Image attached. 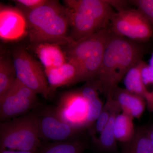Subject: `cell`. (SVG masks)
I'll use <instances>...</instances> for the list:
<instances>
[{
	"instance_id": "cell-1",
	"label": "cell",
	"mask_w": 153,
	"mask_h": 153,
	"mask_svg": "<svg viewBox=\"0 0 153 153\" xmlns=\"http://www.w3.org/2000/svg\"><path fill=\"white\" fill-rule=\"evenodd\" d=\"M23 13L33 46L49 43L66 46L74 41L68 33L71 28V12L58 1L48 0L38 8Z\"/></svg>"
},
{
	"instance_id": "cell-2",
	"label": "cell",
	"mask_w": 153,
	"mask_h": 153,
	"mask_svg": "<svg viewBox=\"0 0 153 153\" xmlns=\"http://www.w3.org/2000/svg\"><path fill=\"white\" fill-rule=\"evenodd\" d=\"M144 53L138 42L111 33L97 76L106 97L112 95L119 83L130 68L141 59Z\"/></svg>"
},
{
	"instance_id": "cell-3",
	"label": "cell",
	"mask_w": 153,
	"mask_h": 153,
	"mask_svg": "<svg viewBox=\"0 0 153 153\" xmlns=\"http://www.w3.org/2000/svg\"><path fill=\"white\" fill-rule=\"evenodd\" d=\"M111 33L110 27L104 28L66 46L67 60L78 70L77 83L97 78Z\"/></svg>"
},
{
	"instance_id": "cell-4",
	"label": "cell",
	"mask_w": 153,
	"mask_h": 153,
	"mask_svg": "<svg viewBox=\"0 0 153 153\" xmlns=\"http://www.w3.org/2000/svg\"><path fill=\"white\" fill-rule=\"evenodd\" d=\"M71 12V33L73 41L108 27L115 13L105 0H65Z\"/></svg>"
},
{
	"instance_id": "cell-5",
	"label": "cell",
	"mask_w": 153,
	"mask_h": 153,
	"mask_svg": "<svg viewBox=\"0 0 153 153\" xmlns=\"http://www.w3.org/2000/svg\"><path fill=\"white\" fill-rule=\"evenodd\" d=\"M41 143L37 113H28L0 123V149L36 151Z\"/></svg>"
},
{
	"instance_id": "cell-6",
	"label": "cell",
	"mask_w": 153,
	"mask_h": 153,
	"mask_svg": "<svg viewBox=\"0 0 153 153\" xmlns=\"http://www.w3.org/2000/svg\"><path fill=\"white\" fill-rule=\"evenodd\" d=\"M13 63L17 79L37 94L48 98L52 94L42 65L23 48L15 50Z\"/></svg>"
},
{
	"instance_id": "cell-7",
	"label": "cell",
	"mask_w": 153,
	"mask_h": 153,
	"mask_svg": "<svg viewBox=\"0 0 153 153\" xmlns=\"http://www.w3.org/2000/svg\"><path fill=\"white\" fill-rule=\"evenodd\" d=\"M110 29L114 35L137 42L149 40L153 33L152 26L137 8H128L115 13Z\"/></svg>"
},
{
	"instance_id": "cell-8",
	"label": "cell",
	"mask_w": 153,
	"mask_h": 153,
	"mask_svg": "<svg viewBox=\"0 0 153 153\" xmlns=\"http://www.w3.org/2000/svg\"><path fill=\"white\" fill-rule=\"evenodd\" d=\"M37 94L16 78L0 98L1 122L26 114L33 109L38 103Z\"/></svg>"
},
{
	"instance_id": "cell-9",
	"label": "cell",
	"mask_w": 153,
	"mask_h": 153,
	"mask_svg": "<svg viewBox=\"0 0 153 153\" xmlns=\"http://www.w3.org/2000/svg\"><path fill=\"white\" fill-rule=\"evenodd\" d=\"M39 138L43 142H55L79 138L85 129L73 126L60 119L53 107L38 113Z\"/></svg>"
},
{
	"instance_id": "cell-10",
	"label": "cell",
	"mask_w": 153,
	"mask_h": 153,
	"mask_svg": "<svg viewBox=\"0 0 153 153\" xmlns=\"http://www.w3.org/2000/svg\"><path fill=\"white\" fill-rule=\"evenodd\" d=\"M55 114L64 122L79 128L86 129L88 104L79 90L63 94L56 107Z\"/></svg>"
},
{
	"instance_id": "cell-11",
	"label": "cell",
	"mask_w": 153,
	"mask_h": 153,
	"mask_svg": "<svg viewBox=\"0 0 153 153\" xmlns=\"http://www.w3.org/2000/svg\"><path fill=\"white\" fill-rule=\"evenodd\" d=\"M28 33L27 21L24 13L18 8L1 5L0 37L4 41H13Z\"/></svg>"
},
{
	"instance_id": "cell-12",
	"label": "cell",
	"mask_w": 153,
	"mask_h": 153,
	"mask_svg": "<svg viewBox=\"0 0 153 153\" xmlns=\"http://www.w3.org/2000/svg\"><path fill=\"white\" fill-rule=\"evenodd\" d=\"M85 82L79 90L88 104L86 129L89 131L93 127L104 105L99 96V91H102V89L98 79H91Z\"/></svg>"
},
{
	"instance_id": "cell-13",
	"label": "cell",
	"mask_w": 153,
	"mask_h": 153,
	"mask_svg": "<svg viewBox=\"0 0 153 153\" xmlns=\"http://www.w3.org/2000/svg\"><path fill=\"white\" fill-rule=\"evenodd\" d=\"M112 97L119 105L122 112L134 118H140L144 111L146 102L144 99L126 88L117 86L114 91Z\"/></svg>"
},
{
	"instance_id": "cell-14",
	"label": "cell",
	"mask_w": 153,
	"mask_h": 153,
	"mask_svg": "<svg viewBox=\"0 0 153 153\" xmlns=\"http://www.w3.org/2000/svg\"><path fill=\"white\" fill-rule=\"evenodd\" d=\"M44 71L52 93L58 88L77 83L78 70L69 61L56 68L44 69Z\"/></svg>"
},
{
	"instance_id": "cell-15",
	"label": "cell",
	"mask_w": 153,
	"mask_h": 153,
	"mask_svg": "<svg viewBox=\"0 0 153 153\" xmlns=\"http://www.w3.org/2000/svg\"><path fill=\"white\" fill-rule=\"evenodd\" d=\"M33 46L44 69L59 67L67 61L65 52L58 44L43 43Z\"/></svg>"
},
{
	"instance_id": "cell-16",
	"label": "cell",
	"mask_w": 153,
	"mask_h": 153,
	"mask_svg": "<svg viewBox=\"0 0 153 153\" xmlns=\"http://www.w3.org/2000/svg\"><path fill=\"white\" fill-rule=\"evenodd\" d=\"M122 111L121 108L115 110L111 116L104 128L98 137L92 139L93 144L97 151L102 153H117V141L114 136V122L117 114Z\"/></svg>"
},
{
	"instance_id": "cell-17",
	"label": "cell",
	"mask_w": 153,
	"mask_h": 153,
	"mask_svg": "<svg viewBox=\"0 0 153 153\" xmlns=\"http://www.w3.org/2000/svg\"><path fill=\"white\" fill-rule=\"evenodd\" d=\"M89 148L87 141L80 138L55 142H43L39 153H82Z\"/></svg>"
},
{
	"instance_id": "cell-18",
	"label": "cell",
	"mask_w": 153,
	"mask_h": 153,
	"mask_svg": "<svg viewBox=\"0 0 153 153\" xmlns=\"http://www.w3.org/2000/svg\"><path fill=\"white\" fill-rule=\"evenodd\" d=\"M121 153H153V144L148 135V129L143 127L136 128L131 140L123 143Z\"/></svg>"
},
{
	"instance_id": "cell-19",
	"label": "cell",
	"mask_w": 153,
	"mask_h": 153,
	"mask_svg": "<svg viewBox=\"0 0 153 153\" xmlns=\"http://www.w3.org/2000/svg\"><path fill=\"white\" fill-rule=\"evenodd\" d=\"M143 63L144 61L141 59L132 66L125 75L123 82L126 90L142 97L146 102L148 95L143 82L141 74Z\"/></svg>"
},
{
	"instance_id": "cell-20",
	"label": "cell",
	"mask_w": 153,
	"mask_h": 153,
	"mask_svg": "<svg viewBox=\"0 0 153 153\" xmlns=\"http://www.w3.org/2000/svg\"><path fill=\"white\" fill-rule=\"evenodd\" d=\"M134 118L131 116L122 112L115 119L114 134L117 141L124 143L133 137L136 128L133 123Z\"/></svg>"
},
{
	"instance_id": "cell-21",
	"label": "cell",
	"mask_w": 153,
	"mask_h": 153,
	"mask_svg": "<svg viewBox=\"0 0 153 153\" xmlns=\"http://www.w3.org/2000/svg\"><path fill=\"white\" fill-rule=\"evenodd\" d=\"M13 61L8 57L0 59V98L2 97L16 79Z\"/></svg>"
},
{
	"instance_id": "cell-22",
	"label": "cell",
	"mask_w": 153,
	"mask_h": 153,
	"mask_svg": "<svg viewBox=\"0 0 153 153\" xmlns=\"http://www.w3.org/2000/svg\"><path fill=\"white\" fill-rule=\"evenodd\" d=\"M106 100L101 113L93 127L88 131L92 139L95 137L96 134H100L110 118L113 112L115 110L121 108L118 103L112 98V96L106 97Z\"/></svg>"
},
{
	"instance_id": "cell-23",
	"label": "cell",
	"mask_w": 153,
	"mask_h": 153,
	"mask_svg": "<svg viewBox=\"0 0 153 153\" xmlns=\"http://www.w3.org/2000/svg\"><path fill=\"white\" fill-rule=\"evenodd\" d=\"M141 74L144 85L153 98V53L149 63L143 64Z\"/></svg>"
},
{
	"instance_id": "cell-24",
	"label": "cell",
	"mask_w": 153,
	"mask_h": 153,
	"mask_svg": "<svg viewBox=\"0 0 153 153\" xmlns=\"http://www.w3.org/2000/svg\"><path fill=\"white\" fill-rule=\"evenodd\" d=\"M129 1L140 11L153 29V0H133Z\"/></svg>"
},
{
	"instance_id": "cell-25",
	"label": "cell",
	"mask_w": 153,
	"mask_h": 153,
	"mask_svg": "<svg viewBox=\"0 0 153 153\" xmlns=\"http://www.w3.org/2000/svg\"><path fill=\"white\" fill-rule=\"evenodd\" d=\"M48 0H16L17 8L22 12L33 10L43 5Z\"/></svg>"
},
{
	"instance_id": "cell-26",
	"label": "cell",
	"mask_w": 153,
	"mask_h": 153,
	"mask_svg": "<svg viewBox=\"0 0 153 153\" xmlns=\"http://www.w3.org/2000/svg\"><path fill=\"white\" fill-rule=\"evenodd\" d=\"M109 4L112 8L117 9V12L124 10L128 9L127 8V2L125 1H108Z\"/></svg>"
},
{
	"instance_id": "cell-27",
	"label": "cell",
	"mask_w": 153,
	"mask_h": 153,
	"mask_svg": "<svg viewBox=\"0 0 153 153\" xmlns=\"http://www.w3.org/2000/svg\"><path fill=\"white\" fill-rule=\"evenodd\" d=\"M0 153H39V150L33 151H20L9 149H0Z\"/></svg>"
},
{
	"instance_id": "cell-28",
	"label": "cell",
	"mask_w": 153,
	"mask_h": 153,
	"mask_svg": "<svg viewBox=\"0 0 153 153\" xmlns=\"http://www.w3.org/2000/svg\"><path fill=\"white\" fill-rule=\"evenodd\" d=\"M148 129V133L150 139L151 141L153 144V123L150 127Z\"/></svg>"
}]
</instances>
